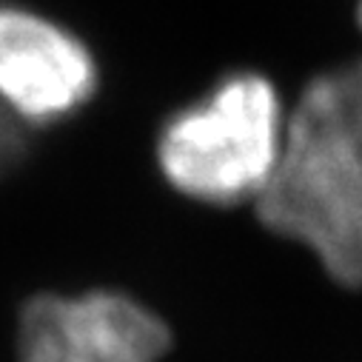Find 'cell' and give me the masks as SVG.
Instances as JSON below:
<instances>
[{"mask_svg":"<svg viewBox=\"0 0 362 362\" xmlns=\"http://www.w3.org/2000/svg\"><path fill=\"white\" fill-rule=\"evenodd\" d=\"M251 214L337 283L362 286V60L314 74L286 106L283 151Z\"/></svg>","mask_w":362,"mask_h":362,"instance_id":"6da1fadb","label":"cell"},{"mask_svg":"<svg viewBox=\"0 0 362 362\" xmlns=\"http://www.w3.org/2000/svg\"><path fill=\"white\" fill-rule=\"evenodd\" d=\"M286 134V98L259 71H234L165 120L157 165L165 183L194 203L251 206L277 168Z\"/></svg>","mask_w":362,"mask_h":362,"instance_id":"7a4b0ae2","label":"cell"},{"mask_svg":"<svg viewBox=\"0 0 362 362\" xmlns=\"http://www.w3.org/2000/svg\"><path fill=\"white\" fill-rule=\"evenodd\" d=\"M21 362H157L171 331L123 288L35 291L18 317Z\"/></svg>","mask_w":362,"mask_h":362,"instance_id":"3957f363","label":"cell"},{"mask_svg":"<svg viewBox=\"0 0 362 362\" xmlns=\"http://www.w3.org/2000/svg\"><path fill=\"white\" fill-rule=\"evenodd\" d=\"M98 86L95 57L71 32L18 6H0V103L43 126L80 109Z\"/></svg>","mask_w":362,"mask_h":362,"instance_id":"277c9868","label":"cell"},{"mask_svg":"<svg viewBox=\"0 0 362 362\" xmlns=\"http://www.w3.org/2000/svg\"><path fill=\"white\" fill-rule=\"evenodd\" d=\"M356 21H359V29H362V0H359V9H356Z\"/></svg>","mask_w":362,"mask_h":362,"instance_id":"5b68a950","label":"cell"}]
</instances>
